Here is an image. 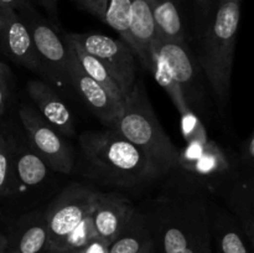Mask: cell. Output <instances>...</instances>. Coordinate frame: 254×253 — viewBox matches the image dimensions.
Returning <instances> with one entry per match:
<instances>
[{"label":"cell","instance_id":"obj_1","mask_svg":"<svg viewBox=\"0 0 254 253\" xmlns=\"http://www.w3.org/2000/svg\"><path fill=\"white\" fill-rule=\"evenodd\" d=\"M211 193L195 179L173 169L160 192L141 206L155 253H212Z\"/></svg>","mask_w":254,"mask_h":253},{"label":"cell","instance_id":"obj_2","mask_svg":"<svg viewBox=\"0 0 254 253\" xmlns=\"http://www.w3.org/2000/svg\"><path fill=\"white\" fill-rule=\"evenodd\" d=\"M78 146L82 174L108 191L126 195L163 179L148 156L116 129L83 131Z\"/></svg>","mask_w":254,"mask_h":253},{"label":"cell","instance_id":"obj_3","mask_svg":"<svg viewBox=\"0 0 254 253\" xmlns=\"http://www.w3.org/2000/svg\"><path fill=\"white\" fill-rule=\"evenodd\" d=\"M150 72L169 94L181 118L195 116L201 121L208 116L210 86L188 42L156 37L151 46Z\"/></svg>","mask_w":254,"mask_h":253},{"label":"cell","instance_id":"obj_4","mask_svg":"<svg viewBox=\"0 0 254 253\" xmlns=\"http://www.w3.org/2000/svg\"><path fill=\"white\" fill-rule=\"evenodd\" d=\"M241 6L242 0H220L210 22L189 42L222 108L230 99Z\"/></svg>","mask_w":254,"mask_h":253},{"label":"cell","instance_id":"obj_5","mask_svg":"<svg viewBox=\"0 0 254 253\" xmlns=\"http://www.w3.org/2000/svg\"><path fill=\"white\" fill-rule=\"evenodd\" d=\"M113 129L143 151L163 179L175 168L179 149L161 126L141 79L124 98Z\"/></svg>","mask_w":254,"mask_h":253},{"label":"cell","instance_id":"obj_6","mask_svg":"<svg viewBox=\"0 0 254 253\" xmlns=\"http://www.w3.org/2000/svg\"><path fill=\"white\" fill-rule=\"evenodd\" d=\"M27 27L39 61V73L56 86H69L68 45L64 37L35 10L27 0L16 10ZM71 87V86H69Z\"/></svg>","mask_w":254,"mask_h":253},{"label":"cell","instance_id":"obj_7","mask_svg":"<svg viewBox=\"0 0 254 253\" xmlns=\"http://www.w3.org/2000/svg\"><path fill=\"white\" fill-rule=\"evenodd\" d=\"M96 191L79 183H72L62 189L45 208L49 250H64L69 236L91 215Z\"/></svg>","mask_w":254,"mask_h":253},{"label":"cell","instance_id":"obj_8","mask_svg":"<svg viewBox=\"0 0 254 253\" xmlns=\"http://www.w3.org/2000/svg\"><path fill=\"white\" fill-rule=\"evenodd\" d=\"M76 44L96 57L126 98L136 82V57L126 41L102 34H67Z\"/></svg>","mask_w":254,"mask_h":253},{"label":"cell","instance_id":"obj_9","mask_svg":"<svg viewBox=\"0 0 254 253\" xmlns=\"http://www.w3.org/2000/svg\"><path fill=\"white\" fill-rule=\"evenodd\" d=\"M19 117L27 140L47 165L57 173L71 174L76 156L66 138L46 123L31 106L22 104L19 108Z\"/></svg>","mask_w":254,"mask_h":253},{"label":"cell","instance_id":"obj_10","mask_svg":"<svg viewBox=\"0 0 254 253\" xmlns=\"http://www.w3.org/2000/svg\"><path fill=\"white\" fill-rule=\"evenodd\" d=\"M225 201L231 215L236 218L245 232L248 243L254 245V176L253 173L243 170L238 166L237 170L215 191Z\"/></svg>","mask_w":254,"mask_h":253},{"label":"cell","instance_id":"obj_11","mask_svg":"<svg viewBox=\"0 0 254 253\" xmlns=\"http://www.w3.org/2000/svg\"><path fill=\"white\" fill-rule=\"evenodd\" d=\"M130 198L117 191H96L91 217L97 237L109 246L135 211Z\"/></svg>","mask_w":254,"mask_h":253},{"label":"cell","instance_id":"obj_12","mask_svg":"<svg viewBox=\"0 0 254 253\" xmlns=\"http://www.w3.org/2000/svg\"><path fill=\"white\" fill-rule=\"evenodd\" d=\"M68 51L69 86L81 96L104 126L113 129L123 104L117 102L103 87L84 73L69 46Z\"/></svg>","mask_w":254,"mask_h":253},{"label":"cell","instance_id":"obj_13","mask_svg":"<svg viewBox=\"0 0 254 253\" xmlns=\"http://www.w3.org/2000/svg\"><path fill=\"white\" fill-rule=\"evenodd\" d=\"M0 49L17 64L39 72V61L30 32L14 9L0 7Z\"/></svg>","mask_w":254,"mask_h":253},{"label":"cell","instance_id":"obj_14","mask_svg":"<svg viewBox=\"0 0 254 253\" xmlns=\"http://www.w3.org/2000/svg\"><path fill=\"white\" fill-rule=\"evenodd\" d=\"M9 144L11 150L9 196L42 185L52 170L46 161L36 153L27 138H22L21 140L9 139Z\"/></svg>","mask_w":254,"mask_h":253},{"label":"cell","instance_id":"obj_15","mask_svg":"<svg viewBox=\"0 0 254 253\" xmlns=\"http://www.w3.org/2000/svg\"><path fill=\"white\" fill-rule=\"evenodd\" d=\"M208 216L212 253H251L252 247L241 226L225 206L213 201V196L208 202Z\"/></svg>","mask_w":254,"mask_h":253},{"label":"cell","instance_id":"obj_16","mask_svg":"<svg viewBox=\"0 0 254 253\" xmlns=\"http://www.w3.org/2000/svg\"><path fill=\"white\" fill-rule=\"evenodd\" d=\"M26 89L36 106V111L46 123L67 138H73L76 135L71 111L50 84L39 79H32L27 83Z\"/></svg>","mask_w":254,"mask_h":253},{"label":"cell","instance_id":"obj_17","mask_svg":"<svg viewBox=\"0 0 254 253\" xmlns=\"http://www.w3.org/2000/svg\"><path fill=\"white\" fill-rule=\"evenodd\" d=\"M6 253H45L49 250L45 208L25 213L6 235Z\"/></svg>","mask_w":254,"mask_h":253},{"label":"cell","instance_id":"obj_18","mask_svg":"<svg viewBox=\"0 0 254 253\" xmlns=\"http://www.w3.org/2000/svg\"><path fill=\"white\" fill-rule=\"evenodd\" d=\"M155 40V22L149 0H133L128 46L133 50L138 62L146 71H150L151 46Z\"/></svg>","mask_w":254,"mask_h":253},{"label":"cell","instance_id":"obj_19","mask_svg":"<svg viewBox=\"0 0 254 253\" xmlns=\"http://www.w3.org/2000/svg\"><path fill=\"white\" fill-rule=\"evenodd\" d=\"M149 4L155 22L156 37L164 41L189 44L188 26L175 0H149Z\"/></svg>","mask_w":254,"mask_h":253},{"label":"cell","instance_id":"obj_20","mask_svg":"<svg viewBox=\"0 0 254 253\" xmlns=\"http://www.w3.org/2000/svg\"><path fill=\"white\" fill-rule=\"evenodd\" d=\"M150 245L153 241L148 217L143 207H136L130 220L108 246L107 253H141Z\"/></svg>","mask_w":254,"mask_h":253},{"label":"cell","instance_id":"obj_21","mask_svg":"<svg viewBox=\"0 0 254 253\" xmlns=\"http://www.w3.org/2000/svg\"><path fill=\"white\" fill-rule=\"evenodd\" d=\"M64 40L68 44L69 49L73 52L74 57L78 61L79 66L83 69L84 73L87 76L91 77L93 81H96L99 86L103 87L117 102H119L121 104H123L124 97L122 96L121 91H119L118 86L116 84L114 79L112 78V76L109 74V72L107 71L106 67L98 61L94 56H92L91 54L86 51V50L82 49L78 44L73 41L71 37H68V35H64Z\"/></svg>","mask_w":254,"mask_h":253},{"label":"cell","instance_id":"obj_22","mask_svg":"<svg viewBox=\"0 0 254 253\" xmlns=\"http://www.w3.org/2000/svg\"><path fill=\"white\" fill-rule=\"evenodd\" d=\"M218 1L220 0H175L186 22L190 40L210 22Z\"/></svg>","mask_w":254,"mask_h":253},{"label":"cell","instance_id":"obj_23","mask_svg":"<svg viewBox=\"0 0 254 253\" xmlns=\"http://www.w3.org/2000/svg\"><path fill=\"white\" fill-rule=\"evenodd\" d=\"M131 2L133 0H109L104 22L116 30L123 41L128 44L129 25L131 19Z\"/></svg>","mask_w":254,"mask_h":253},{"label":"cell","instance_id":"obj_24","mask_svg":"<svg viewBox=\"0 0 254 253\" xmlns=\"http://www.w3.org/2000/svg\"><path fill=\"white\" fill-rule=\"evenodd\" d=\"M11 175V150L9 139L0 133V197L9 196Z\"/></svg>","mask_w":254,"mask_h":253},{"label":"cell","instance_id":"obj_25","mask_svg":"<svg viewBox=\"0 0 254 253\" xmlns=\"http://www.w3.org/2000/svg\"><path fill=\"white\" fill-rule=\"evenodd\" d=\"M238 165L248 173H253L254 169V134L251 133L243 140L237 156Z\"/></svg>","mask_w":254,"mask_h":253},{"label":"cell","instance_id":"obj_26","mask_svg":"<svg viewBox=\"0 0 254 253\" xmlns=\"http://www.w3.org/2000/svg\"><path fill=\"white\" fill-rule=\"evenodd\" d=\"M10 97L9 69L0 62V116L5 112Z\"/></svg>","mask_w":254,"mask_h":253},{"label":"cell","instance_id":"obj_27","mask_svg":"<svg viewBox=\"0 0 254 253\" xmlns=\"http://www.w3.org/2000/svg\"><path fill=\"white\" fill-rule=\"evenodd\" d=\"M77 1H78L81 6L88 10L92 15H94L96 17L101 19L102 21H104L109 0H77Z\"/></svg>","mask_w":254,"mask_h":253},{"label":"cell","instance_id":"obj_28","mask_svg":"<svg viewBox=\"0 0 254 253\" xmlns=\"http://www.w3.org/2000/svg\"><path fill=\"white\" fill-rule=\"evenodd\" d=\"M39 1L54 19L57 16V6H59L60 0H39Z\"/></svg>","mask_w":254,"mask_h":253},{"label":"cell","instance_id":"obj_29","mask_svg":"<svg viewBox=\"0 0 254 253\" xmlns=\"http://www.w3.org/2000/svg\"><path fill=\"white\" fill-rule=\"evenodd\" d=\"M25 1L27 0H0V7H10L16 11Z\"/></svg>","mask_w":254,"mask_h":253},{"label":"cell","instance_id":"obj_30","mask_svg":"<svg viewBox=\"0 0 254 253\" xmlns=\"http://www.w3.org/2000/svg\"><path fill=\"white\" fill-rule=\"evenodd\" d=\"M45 253H82V250L67 248V250H47Z\"/></svg>","mask_w":254,"mask_h":253},{"label":"cell","instance_id":"obj_31","mask_svg":"<svg viewBox=\"0 0 254 253\" xmlns=\"http://www.w3.org/2000/svg\"><path fill=\"white\" fill-rule=\"evenodd\" d=\"M6 245H7L6 236L0 233V250H1V248H6Z\"/></svg>","mask_w":254,"mask_h":253},{"label":"cell","instance_id":"obj_32","mask_svg":"<svg viewBox=\"0 0 254 253\" xmlns=\"http://www.w3.org/2000/svg\"><path fill=\"white\" fill-rule=\"evenodd\" d=\"M141 253H155V251H154V246L150 245L148 248H146L145 251H143Z\"/></svg>","mask_w":254,"mask_h":253},{"label":"cell","instance_id":"obj_33","mask_svg":"<svg viewBox=\"0 0 254 253\" xmlns=\"http://www.w3.org/2000/svg\"><path fill=\"white\" fill-rule=\"evenodd\" d=\"M0 253H6V248H1V250H0Z\"/></svg>","mask_w":254,"mask_h":253}]
</instances>
